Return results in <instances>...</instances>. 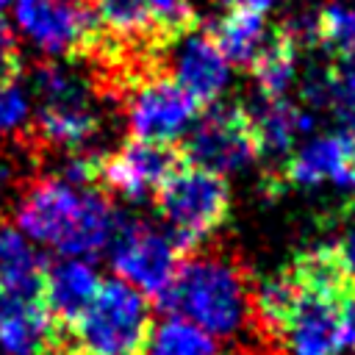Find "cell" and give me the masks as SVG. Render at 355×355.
Masks as SVG:
<instances>
[{
    "mask_svg": "<svg viewBox=\"0 0 355 355\" xmlns=\"http://www.w3.org/2000/svg\"><path fill=\"white\" fill-rule=\"evenodd\" d=\"M83 355H147L153 316L144 294L125 280H103L89 311L69 327Z\"/></svg>",
    "mask_w": 355,
    "mask_h": 355,
    "instance_id": "3957f363",
    "label": "cell"
},
{
    "mask_svg": "<svg viewBox=\"0 0 355 355\" xmlns=\"http://www.w3.org/2000/svg\"><path fill=\"white\" fill-rule=\"evenodd\" d=\"M11 3H14V0H0V17H3V11H6Z\"/></svg>",
    "mask_w": 355,
    "mask_h": 355,
    "instance_id": "f1b7e54d",
    "label": "cell"
},
{
    "mask_svg": "<svg viewBox=\"0 0 355 355\" xmlns=\"http://www.w3.org/2000/svg\"><path fill=\"white\" fill-rule=\"evenodd\" d=\"M197 111L200 105L166 75L141 78L128 94V119L136 139L175 141Z\"/></svg>",
    "mask_w": 355,
    "mask_h": 355,
    "instance_id": "9c48e42d",
    "label": "cell"
},
{
    "mask_svg": "<svg viewBox=\"0 0 355 355\" xmlns=\"http://www.w3.org/2000/svg\"><path fill=\"white\" fill-rule=\"evenodd\" d=\"M294 55H297V42H294L291 31L286 25L269 28L258 55L250 64V72L255 75L261 94L266 100L283 97V92L288 89V83L294 78Z\"/></svg>",
    "mask_w": 355,
    "mask_h": 355,
    "instance_id": "ac0fdd59",
    "label": "cell"
},
{
    "mask_svg": "<svg viewBox=\"0 0 355 355\" xmlns=\"http://www.w3.org/2000/svg\"><path fill=\"white\" fill-rule=\"evenodd\" d=\"M316 42H322L338 58L355 55V8L349 6H324L316 14Z\"/></svg>",
    "mask_w": 355,
    "mask_h": 355,
    "instance_id": "ffe728a7",
    "label": "cell"
},
{
    "mask_svg": "<svg viewBox=\"0 0 355 355\" xmlns=\"http://www.w3.org/2000/svg\"><path fill=\"white\" fill-rule=\"evenodd\" d=\"M100 286H103V280L97 277V272L89 263H83L80 258H64V261L47 263L42 297H44V308L61 336H67L69 327L89 311Z\"/></svg>",
    "mask_w": 355,
    "mask_h": 355,
    "instance_id": "30bf717a",
    "label": "cell"
},
{
    "mask_svg": "<svg viewBox=\"0 0 355 355\" xmlns=\"http://www.w3.org/2000/svg\"><path fill=\"white\" fill-rule=\"evenodd\" d=\"M255 133H258V158H275L280 166L288 161V150L294 139L305 130H311V116L291 105L283 97L261 103V108L250 111Z\"/></svg>",
    "mask_w": 355,
    "mask_h": 355,
    "instance_id": "9a60e30c",
    "label": "cell"
},
{
    "mask_svg": "<svg viewBox=\"0 0 355 355\" xmlns=\"http://www.w3.org/2000/svg\"><path fill=\"white\" fill-rule=\"evenodd\" d=\"M338 250H341V255H344L347 266H349V269H352V275H355V233H352V236H347V239L338 244Z\"/></svg>",
    "mask_w": 355,
    "mask_h": 355,
    "instance_id": "4316f807",
    "label": "cell"
},
{
    "mask_svg": "<svg viewBox=\"0 0 355 355\" xmlns=\"http://www.w3.org/2000/svg\"><path fill=\"white\" fill-rule=\"evenodd\" d=\"M100 128L97 114L92 111L89 100L83 103H44L36 114V130L44 141L55 147L75 150L89 141Z\"/></svg>",
    "mask_w": 355,
    "mask_h": 355,
    "instance_id": "e0dca14e",
    "label": "cell"
},
{
    "mask_svg": "<svg viewBox=\"0 0 355 355\" xmlns=\"http://www.w3.org/2000/svg\"><path fill=\"white\" fill-rule=\"evenodd\" d=\"M61 333L50 319L44 300H19L0 294V352L3 355H50Z\"/></svg>",
    "mask_w": 355,
    "mask_h": 355,
    "instance_id": "8fae6325",
    "label": "cell"
},
{
    "mask_svg": "<svg viewBox=\"0 0 355 355\" xmlns=\"http://www.w3.org/2000/svg\"><path fill=\"white\" fill-rule=\"evenodd\" d=\"M175 83L200 105H211L216 94L227 83V61L214 47V42L200 31L186 33L178 39V55H175Z\"/></svg>",
    "mask_w": 355,
    "mask_h": 355,
    "instance_id": "7c38bea8",
    "label": "cell"
},
{
    "mask_svg": "<svg viewBox=\"0 0 355 355\" xmlns=\"http://www.w3.org/2000/svg\"><path fill=\"white\" fill-rule=\"evenodd\" d=\"M330 105L341 122V133L355 136V55L330 67Z\"/></svg>",
    "mask_w": 355,
    "mask_h": 355,
    "instance_id": "7402d4cb",
    "label": "cell"
},
{
    "mask_svg": "<svg viewBox=\"0 0 355 355\" xmlns=\"http://www.w3.org/2000/svg\"><path fill=\"white\" fill-rule=\"evenodd\" d=\"M225 3V8H252V11H266L275 0H222Z\"/></svg>",
    "mask_w": 355,
    "mask_h": 355,
    "instance_id": "484cf974",
    "label": "cell"
},
{
    "mask_svg": "<svg viewBox=\"0 0 355 355\" xmlns=\"http://www.w3.org/2000/svg\"><path fill=\"white\" fill-rule=\"evenodd\" d=\"M150 355H216L211 336L191 322L166 319L164 324L153 327V338L147 347Z\"/></svg>",
    "mask_w": 355,
    "mask_h": 355,
    "instance_id": "d6986e66",
    "label": "cell"
},
{
    "mask_svg": "<svg viewBox=\"0 0 355 355\" xmlns=\"http://www.w3.org/2000/svg\"><path fill=\"white\" fill-rule=\"evenodd\" d=\"M33 89H36L42 105L44 103H83V100H89L83 80L75 72L64 69L61 64L39 67L33 75Z\"/></svg>",
    "mask_w": 355,
    "mask_h": 355,
    "instance_id": "44dd1931",
    "label": "cell"
},
{
    "mask_svg": "<svg viewBox=\"0 0 355 355\" xmlns=\"http://www.w3.org/2000/svg\"><path fill=\"white\" fill-rule=\"evenodd\" d=\"M144 3L166 44H175L178 39L191 33L197 25V14L189 6V0H144Z\"/></svg>",
    "mask_w": 355,
    "mask_h": 355,
    "instance_id": "603a6c76",
    "label": "cell"
},
{
    "mask_svg": "<svg viewBox=\"0 0 355 355\" xmlns=\"http://www.w3.org/2000/svg\"><path fill=\"white\" fill-rule=\"evenodd\" d=\"M155 302L172 319L191 322L208 336H227L244 319L247 291L236 266L200 255L180 261L172 283Z\"/></svg>",
    "mask_w": 355,
    "mask_h": 355,
    "instance_id": "7a4b0ae2",
    "label": "cell"
},
{
    "mask_svg": "<svg viewBox=\"0 0 355 355\" xmlns=\"http://www.w3.org/2000/svg\"><path fill=\"white\" fill-rule=\"evenodd\" d=\"M19 75V47L14 31L0 19V86L14 83Z\"/></svg>",
    "mask_w": 355,
    "mask_h": 355,
    "instance_id": "d4e9b609",
    "label": "cell"
},
{
    "mask_svg": "<svg viewBox=\"0 0 355 355\" xmlns=\"http://www.w3.org/2000/svg\"><path fill=\"white\" fill-rule=\"evenodd\" d=\"M14 22L47 55H89L111 47L86 0H14Z\"/></svg>",
    "mask_w": 355,
    "mask_h": 355,
    "instance_id": "5b68a950",
    "label": "cell"
},
{
    "mask_svg": "<svg viewBox=\"0 0 355 355\" xmlns=\"http://www.w3.org/2000/svg\"><path fill=\"white\" fill-rule=\"evenodd\" d=\"M114 216L116 211L100 191L53 178L25 194L17 211V230L25 239L50 244L67 258H80L108 247Z\"/></svg>",
    "mask_w": 355,
    "mask_h": 355,
    "instance_id": "6da1fadb",
    "label": "cell"
},
{
    "mask_svg": "<svg viewBox=\"0 0 355 355\" xmlns=\"http://www.w3.org/2000/svg\"><path fill=\"white\" fill-rule=\"evenodd\" d=\"M155 208L169 222V239L186 255L230 216V189L222 175L183 161L155 191Z\"/></svg>",
    "mask_w": 355,
    "mask_h": 355,
    "instance_id": "277c9868",
    "label": "cell"
},
{
    "mask_svg": "<svg viewBox=\"0 0 355 355\" xmlns=\"http://www.w3.org/2000/svg\"><path fill=\"white\" fill-rule=\"evenodd\" d=\"M189 164L225 175L258 158V133L241 105H211L180 144Z\"/></svg>",
    "mask_w": 355,
    "mask_h": 355,
    "instance_id": "52a82bcc",
    "label": "cell"
},
{
    "mask_svg": "<svg viewBox=\"0 0 355 355\" xmlns=\"http://www.w3.org/2000/svg\"><path fill=\"white\" fill-rule=\"evenodd\" d=\"M111 47H144L150 53L169 47L144 0H86Z\"/></svg>",
    "mask_w": 355,
    "mask_h": 355,
    "instance_id": "4fadbf2b",
    "label": "cell"
},
{
    "mask_svg": "<svg viewBox=\"0 0 355 355\" xmlns=\"http://www.w3.org/2000/svg\"><path fill=\"white\" fill-rule=\"evenodd\" d=\"M31 116V100L17 83L0 86V133L19 130Z\"/></svg>",
    "mask_w": 355,
    "mask_h": 355,
    "instance_id": "cb8c5ba5",
    "label": "cell"
},
{
    "mask_svg": "<svg viewBox=\"0 0 355 355\" xmlns=\"http://www.w3.org/2000/svg\"><path fill=\"white\" fill-rule=\"evenodd\" d=\"M266 25L261 11L252 8H227L222 17L211 19L202 33L214 42V47L225 55V61L230 64H244L250 67L252 58L258 55L263 39H266Z\"/></svg>",
    "mask_w": 355,
    "mask_h": 355,
    "instance_id": "2e32d148",
    "label": "cell"
},
{
    "mask_svg": "<svg viewBox=\"0 0 355 355\" xmlns=\"http://www.w3.org/2000/svg\"><path fill=\"white\" fill-rule=\"evenodd\" d=\"M108 250L116 275L125 277L130 286L141 288V294L147 297H158L172 283L180 261L186 258L169 236L155 233L119 211L114 216Z\"/></svg>",
    "mask_w": 355,
    "mask_h": 355,
    "instance_id": "8992f818",
    "label": "cell"
},
{
    "mask_svg": "<svg viewBox=\"0 0 355 355\" xmlns=\"http://www.w3.org/2000/svg\"><path fill=\"white\" fill-rule=\"evenodd\" d=\"M50 355H83V352L75 349V347H58V349H53Z\"/></svg>",
    "mask_w": 355,
    "mask_h": 355,
    "instance_id": "83f0119b",
    "label": "cell"
},
{
    "mask_svg": "<svg viewBox=\"0 0 355 355\" xmlns=\"http://www.w3.org/2000/svg\"><path fill=\"white\" fill-rule=\"evenodd\" d=\"M186 161L178 141H150L130 136L116 153L100 155L97 186L125 200L155 197L161 183Z\"/></svg>",
    "mask_w": 355,
    "mask_h": 355,
    "instance_id": "ba28073f",
    "label": "cell"
},
{
    "mask_svg": "<svg viewBox=\"0 0 355 355\" xmlns=\"http://www.w3.org/2000/svg\"><path fill=\"white\" fill-rule=\"evenodd\" d=\"M44 258L17 227H0V294L44 300Z\"/></svg>",
    "mask_w": 355,
    "mask_h": 355,
    "instance_id": "5bb4252c",
    "label": "cell"
}]
</instances>
